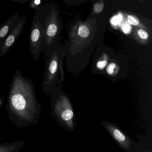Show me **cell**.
Returning a JSON list of instances; mask_svg holds the SVG:
<instances>
[{"instance_id":"1","label":"cell","mask_w":152,"mask_h":152,"mask_svg":"<svg viewBox=\"0 0 152 152\" xmlns=\"http://www.w3.org/2000/svg\"><path fill=\"white\" fill-rule=\"evenodd\" d=\"M97 15L83 21L79 15L68 26V40L65 42L67 70L79 74L87 66L91 55L105 31L106 22Z\"/></svg>"},{"instance_id":"2","label":"cell","mask_w":152,"mask_h":152,"mask_svg":"<svg viewBox=\"0 0 152 152\" xmlns=\"http://www.w3.org/2000/svg\"><path fill=\"white\" fill-rule=\"evenodd\" d=\"M7 107L10 119L19 128L36 124L40 116L41 106L32 80L18 70L10 83Z\"/></svg>"},{"instance_id":"3","label":"cell","mask_w":152,"mask_h":152,"mask_svg":"<svg viewBox=\"0 0 152 152\" xmlns=\"http://www.w3.org/2000/svg\"><path fill=\"white\" fill-rule=\"evenodd\" d=\"M46 58L42 88L43 92L50 95L56 88L61 87L64 80L63 64L65 47L59 42L52 45L44 55Z\"/></svg>"},{"instance_id":"4","label":"cell","mask_w":152,"mask_h":152,"mask_svg":"<svg viewBox=\"0 0 152 152\" xmlns=\"http://www.w3.org/2000/svg\"><path fill=\"white\" fill-rule=\"evenodd\" d=\"M53 116L66 130L73 131L76 127L75 115L70 99L61 89L56 88L50 95Z\"/></svg>"},{"instance_id":"5","label":"cell","mask_w":152,"mask_h":152,"mask_svg":"<svg viewBox=\"0 0 152 152\" xmlns=\"http://www.w3.org/2000/svg\"><path fill=\"white\" fill-rule=\"evenodd\" d=\"M44 45L43 54L55 43L59 42L64 23L60 17L59 10L55 2L44 6Z\"/></svg>"},{"instance_id":"6","label":"cell","mask_w":152,"mask_h":152,"mask_svg":"<svg viewBox=\"0 0 152 152\" xmlns=\"http://www.w3.org/2000/svg\"><path fill=\"white\" fill-rule=\"evenodd\" d=\"M44 6L36 10L31 23L29 35V48L32 57L34 61L39 59L44 50Z\"/></svg>"},{"instance_id":"7","label":"cell","mask_w":152,"mask_h":152,"mask_svg":"<svg viewBox=\"0 0 152 152\" xmlns=\"http://www.w3.org/2000/svg\"><path fill=\"white\" fill-rule=\"evenodd\" d=\"M128 75V57L124 54L115 53L106 67L103 75L115 82L126 79Z\"/></svg>"},{"instance_id":"8","label":"cell","mask_w":152,"mask_h":152,"mask_svg":"<svg viewBox=\"0 0 152 152\" xmlns=\"http://www.w3.org/2000/svg\"><path fill=\"white\" fill-rule=\"evenodd\" d=\"M115 53L113 49L107 47L103 44L102 39L100 40L97 46L92 60V74L103 75L106 67Z\"/></svg>"},{"instance_id":"9","label":"cell","mask_w":152,"mask_h":152,"mask_svg":"<svg viewBox=\"0 0 152 152\" xmlns=\"http://www.w3.org/2000/svg\"><path fill=\"white\" fill-rule=\"evenodd\" d=\"M102 124L125 152H131L134 151L136 147L135 145L136 143L132 141L119 126L115 124L104 121L102 122Z\"/></svg>"},{"instance_id":"10","label":"cell","mask_w":152,"mask_h":152,"mask_svg":"<svg viewBox=\"0 0 152 152\" xmlns=\"http://www.w3.org/2000/svg\"><path fill=\"white\" fill-rule=\"evenodd\" d=\"M26 20V16L22 17L20 22L17 25L7 37L4 42L2 48L0 50V58L2 57L7 54L10 49L13 47V45L18 39L22 33Z\"/></svg>"},{"instance_id":"11","label":"cell","mask_w":152,"mask_h":152,"mask_svg":"<svg viewBox=\"0 0 152 152\" xmlns=\"http://www.w3.org/2000/svg\"><path fill=\"white\" fill-rule=\"evenodd\" d=\"M122 13L124 20L131 25L152 32L151 22L149 19L129 10H124Z\"/></svg>"},{"instance_id":"12","label":"cell","mask_w":152,"mask_h":152,"mask_svg":"<svg viewBox=\"0 0 152 152\" xmlns=\"http://www.w3.org/2000/svg\"><path fill=\"white\" fill-rule=\"evenodd\" d=\"M18 14L11 16L0 26V50L2 48L5 40L22 19Z\"/></svg>"},{"instance_id":"13","label":"cell","mask_w":152,"mask_h":152,"mask_svg":"<svg viewBox=\"0 0 152 152\" xmlns=\"http://www.w3.org/2000/svg\"><path fill=\"white\" fill-rule=\"evenodd\" d=\"M131 37L137 43L142 46H147L152 42V32L141 28L133 27Z\"/></svg>"},{"instance_id":"14","label":"cell","mask_w":152,"mask_h":152,"mask_svg":"<svg viewBox=\"0 0 152 152\" xmlns=\"http://www.w3.org/2000/svg\"><path fill=\"white\" fill-rule=\"evenodd\" d=\"M25 141H14L10 143L0 144V152H18L24 145Z\"/></svg>"},{"instance_id":"15","label":"cell","mask_w":152,"mask_h":152,"mask_svg":"<svg viewBox=\"0 0 152 152\" xmlns=\"http://www.w3.org/2000/svg\"><path fill=\"white\" fill-rule=\"evenodd\" d=\"M104 7V0H97L93 5L91 15H98L103 12Z\"/></svg>"},{"instance_id":"16","label":"cell","mask_w":152,"mask_h":152,"mask_svg":"<svg viewBox=\"0 0 152 152\" xmlns=\"http://www.w3.org/2000/svg\"><path fill=\"white\" fill-rule=\"evenodd\" d=\"M42 6L43 5L41 4L40 0H31L29 3L30 7L35 10V11Z\"/></svg>"},{"instance_id":"17","label":"cell","mask_w":152,"mask_h":152,"mask_svg":"<svg viewBox=\"0 0 152 152\" xmlns=\"http://www.w3.org/2000/svg\"><path fill=\"white\" fill-rule=\"evenodd\" d=\"M8 1H15L18 3H21V4H25L26 2L30 1L31 0H8Z\"/></svg>"},{"instance_id":"18","label":"cell","mask_w":152,"mask_h":152,"mask_svg":"<svg viewBox=\"0 0 152 152\" xmlns=\"http://www.w3.org/2000/svg\"><path fill=\"white\" fill-rule=\"evenodd\" d=\"M138 1L141 3H143L144 2V0H138Z\"/></svg>"}]
</instances>
